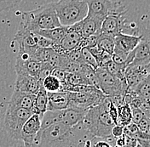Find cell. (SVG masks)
I'll use <instances>...</instances> for the list:
<instances>
[{"label": "cell", "mask_w": 150, "mask_h": 147, "mask_svg": "<svg viewBox=\"0 0 150 147\" xmlns=\"http://www.w3.org/2000/svg\"><path fill=\"white\" fill-rule=\"evenodd\" d=\"M80 125L92 136L106 139L112 135L111 130L115 122L102 101L87 110Z\"/></svg>", "instance_id": "1"}, {"label": "cell", "mask_w": 150, "mask_h": 147, "mask_svg": "<svg viewBox=\"0 0 150 147\" xmlns=\"http://www.w3.org/2000/svg\"><path fill=\"white\" fill-rule=\"evenodd\" d=\"M21 27L30 32L60 27V21L56 15L54 3L45 4L38 9L21 13Z\"/></svg>", "instance_id": "2"}, {"label": "cell", "mask_w": 150, "mask_h": 147, "mask_svg": "<svg viewBox=\"0 0 150 147\" xmlns=\"http://www.w3.org/2000/svg\"><path fill=\"white\" fill-rule=\"evenodd\" d=\"M54 7L61 26L64 27L82 20L88 12L85 0H58L54 3Z\"/></svg>", "instance_id": "3"}, {"label": "cell", "mask_w": 150, "mask_h": 147, "mask_svg": "<svg viewBox=\"0 0 150 147\" xmlns=\"http://www.w3.org/2000/svg\"><path fill=\"white\" fill-rule=\"evenodd\" d=\"M67 91L70 93L68 107L86 110L100 104L106 96L100 89L87 84L69 87L67 88Z\"/></svg>", "instance_id": "4"}, {"label": "cell", "mask_w": 150, "mask_h": 147, "mask_svg": "<svg viewBox=\"0 0 150 147\" xmlns=\"http://www.w3.org/2000/svg\"><path fill=\"white\" fill-rule=\"evenodd\" d=\"M72 129L64 122H56L39 131L33 140V146H53L56 142L67 140Z\"/></svg>", "instance_id": "5"}, {"label": "cell", "mask_w": 150, "mask_h": 147, "mask_svg": "<svg viewBox=\"0 0 150 147\" xmlns=\"http://www.w3.org/2000/svg\"><path fill=\"white\" fill-rule=\"evenodd\" d=\"M95 71L99 79L100 90L106 96H124L128 89L125 79L117 78L104 66H98Z\"/></svg>", "instance_id": "6"}, {"label": "cell", "mask_w": 150, "mask_h": 147, "mask_svg": "<svg viewBox=\"0 0 150 147\" xmlns=\"http://www.w3.org/2000/svg\"><path fill=\"white\" fill-rule=\"evenodd\" d=\"M33 113V110L30 109L7 106L4 117V127L10 138L20 140L21 129Z\"/></svg>", "instance_id": "7"}, {"label": "cell", "mask_w": 150, "mask_h": 147, "mask_svg": "<svg viewBox=\"0 0 150 147\" xmlns=\"http://www.w3.org/2000/svg\"><path fill=\"white\" fill-rule=\"evenodd\" d=\"M88 6L87 15L99 19L105 18L108 15L125 14L126 9L120 2L111 0H85Z\"/></svg>", "instance_id": "8"}, {"label": "cell", "mask_w": 150, "mask_h": 147, "mask_svg": "<svg viewBox=\"0 0 150 147\" xmlns=\"http://www.w3.org/2000/svg\"><path fill=\"white\" fill-rule=\"evenodd\" d=\"M41 117L40 114L33 113L23 124L20 133V140L23 141L25 146H33V140L40 129Z\"/></svg>", "instance_id": "9"}, {"label": "cell", "mask_w": 150, "mask_h": 147, "mask_svg": "<svg viewBox=\"0 0 150 147\" xmlns=\"http://www.w3.org/2000/svg\"><path fill=\"white\" fill-rule=\"evenodd\" d=\"M149 76H150V64H129L125 71L128 89L131 90Z\"/></svg>", "instance_id": "10"}, {"label": "cell", "mask_w": 150, "mask_h": 147, "mask_svg": "<svg viewBox=\"0 0 150 147\" xmlns=\"http://www.w3.org/2000/svg\"><path fill=\"white\" fill-rule=\"evenodd\" d=\"M14 41L19 44V53H26L30 56L33 55L38 48L33 32L21 26H19L18 30L14 37Z\"/></svg>", "instance_id": "11"}, {"label": "cell", "mask_w": 150, "mask_h": 147, "mask_svg": "<svg viewBox=\"0 0 150 147\" xmlns=\"http://www.w3.org/2000/svg\"><path fill=\"white\" fill-rule=\"evenodd\" d=\"M82 37L83 36L79 32L74 31L70 27H67V30L63 37L60 40V42L54 44L52 48L57 52L67 53L76 48L80 47Z\"/></svg>", "instance_id": "12"}, {"label": "cell", "mask_w": 150, "mask_h": 147, "mask_svg": "<svg viewBox=\"0 0 150 147\" xmlns=\"http://www.w3.org/2000/svg\"><path fill=\"white\" fill-rule=\"evenodd\" d=\"M142 36L128 35L120 32L114 36V49L113 52L129 55L135 47L137 45ZM112 52V53H113Z\"/></svg>", "instance_id": "13"}, {"label": "cell", "mask_w": 150, "mask_h": 147, "mask_svg": "<svg viewBox=\"0 0 150 147\" xmlns=\"http://www.w3.org/2000/svg\"><path fill=\"white\" fill-rule=\"evenodd\" d=\"M125 26V19L124 18L123 14L108 15L103 19L101 27V32L114 37L118 33L122 32Z\"/></svg>", "instance_id": "14"}, {"label": "cell", "mask_w": 150, "mask_h": 147, "mask_svg": "<svg viewBox=\"0 0 150 147\" xmlns=\"http://www.w3.org/2000/svg\"><path fill=\"white\" fill-rule=\"evenodd\" d=\"M16 74L17 77L15 83V89L21 92L36 94L42 85V82H40L38 77L31 76L29 74L21 72Z\"/></svg>", "instance_id": "15"}, {"label": "cell", "mask_w": 150, "mask_h": 147, "mask_svg": "<svg viewBox=\"0 0 150 147\" xmlns=\"http://www.w3.org/2000/svg\"><path fill=\"white\" fill-rule=\"evenodd\" d=\"M133 60L130 64H150L149 41L148 37H142L137 45L131 51Z\"/></svg>", "instance_id": "16"}, {"label": "cell", "mask_w": 150, "mask_h": 147, "mask_svg": "<svg viewBox=\"0 0 150 147\" xmlns=\"http://www.w3.org/2000/svg\"><path fill=\"white\" fill-rule=\"evenodd\" d=\"M86 111V110L79 108L67 107L59 110V121L60 122H64L71 128H74L82 122Z\"/></svg>", "instance_id": "17"}, {"label": "cell", "mask_w": 150, "mask_h": 147, "mask_svg": "<svg viewBox=\"0 0 150 147\" xmlns=\"http://www.w3.org/2000/svg\"><path fill=\"white\" fill-rule=\"evenodd\" d=\"M70 101L69 91L48 93L47 110H63L68 107Z\"/></svg>", "instance_id": "18"}, {"label": "cell", "mask_w": 150, "mask_h": 147, "mask_svg": "<svg viewBox=\"0 0 150 147\" xmlns=\"http://www.w3.org/2000/svg\"><path fill=\"white\" fill-rule=\"evenodd\" d=\"M42 65H43L42 62H39L33 58L22 60L21 58L16 57L15 69H16V73L18 72L27 73L37 77V75L42 67Z\"/></svg>", "instance_id": "19"}, {"label": "cell", "mask_w": 150, "mask_h": 147, "mask_svg": "<svg viewBox=\"0 0 150 147\" xmlns=\"http://www.w3.org/2000/svg\"><path fill=\"white\" fill-rule=\"evenodd\" d=\"M34 97L35 94L14 89L12 96L8 102V106L12 107H21V108L32 110Z\"/></svg>", "instance_id": "20"}, {"label": "cell", "mask_w": 150, "mask_h": 147, "mask_svg": "<svg viewBox=\"0 0 150 147\" xmlns=\"http://www.w3.org/2000/svg\"><path fill=\"white\" fill-rule=\"evenodd\" d=\"M103 20L90 15H86L81 20V34L83 37L99 35Z\"/></svg>", "instance_id": "21"}, {"label": "cell", "mask_w": 150, "mask_h": 147, "mask_svg": "<svg viewBox=\"0 0 150 147\" xmlns=\"http://www.w3.org/2000/svg\"><path fill=\"white\" fill-rule=\"evenodd\" d=\"M47 106H48V92L44 89L43 85H41L38 91L35 94L32 110L33 113H38L42 116L47 110Z\"/></svg>", "instance_id": "22"}, {"label": "cell", "mask_w": 150, "mask_h": 147, "mask_svg": "<svg viewBox=\"0 0 150 147\" xmlns=\"http://www.w3.org/2000/svg\"><path fill=\"white\" fill-rule=\"evenodd\" d=\"M67 30V27L64 26H60L55 28H50V29H43V30H38L36 32H33L38 33L43 37H46L48 39L51 40L54 44L60 42V40L63 37L64 34Z\"/></svg>", "instance_id": "23"}, {"label": "cell", "mask_w": 150, "mask_h": 147, "mask_svg": "<svg viewBox=\"0 0 150 147\" xmlns=\"http://www.w3.org/2000/svg\"><path fill=\"white\" fill-rule=\"evenodd\" d=\"M42 85L48 93L67 91V85L65 82H61L57 77L51 74L42 81Z\"/></svg>", "instance_id": "24"}, {"label": "cell", "mask_w": 150, "mask_h": 147, "mask_svg": "<svg viewBox=\"0 0 150 147\" xmlns=\"http://www.w3.org/2000/svg\"><path fill=\"white\" fill-rule=\"evenodd\" d=\"M79 73L82 75L84 78V82L87 85L93 86L95 88L100 89V83H99V79L96 73V71L93 67L87 64H84L83 65V68Z\"/></svg>", "instance_id": "25"}, {"label": "cell", "mask_w": 150, "mask_h": 147, "mask_svg": "<svg viewBox=\"0 0 150 147\" xmlns=\"http://www.w3.org/2000/svg\"><path fill=\"white\" fill-rule=\"evenodd\" d=\"M118 117L115 124L125 126L131 122V109L129 105L124 103L117 106Z\"/></svg>", "instance_id": "26"}, {"label": "cell", "mask_w": 150, "mask_h": 147, "mask_svg": "<svg viewBox=\"0 0 150 147\" xmlns=\"http://www.w3.org/2000/svg\"><path fill=\"white\" fill-rule=\"evenodd\" d=\"M97 47L102 49L103 50L112 54L114 49V37L101 32L98 35V40H97Z\"/></svg>", "instance_id": "27"}, {"label": "cell", "mask_w": 150, "mask_h": 147, "mask_svg": "<svg viewBox=\"0 0 150 147\" xmlns=\"http://www.w3.org/2000/svg\"><path fill=\"white\" fill-rule=\"evenodd\" d=\"M136 94L141 98L142 101H149L150 98V76L142 80L133 89Z\"/></svg>", "instance_id": "28"}, {"label": "cell", "mask_w": 150, "mask_h": 147, "mask_svg": "<svg viewBox=\"0 0 150 147\" xmlns=\"http://www.w3.org/2000/svg\"><path fill=\"white\" fill-rule=\"evenodd\" d=\"M104 67H106V69L112 75H113L114 77H116L117 78L125 79V68H126V65L118 64V63L113 62L111 60L106 64V65Z\"/></svg>", "instance_id": "29"}, {"label": "cell", "mask_w": 150, "mask_h": 147, "mask_svg": "<svg viewBox=\"0 0 150 147\" xmlns=\"http://www.w3.org/2000/svg\"><path fill=\"white\" fill-rule=\"evenodd\" d=\"M54 49L53 48H42V47H38L37 49L34 51V53L31 56V58L36 60L39 62L42 63H46L48 62L51 54L53 53Z\"/></svg>", "instance_id": "30"}, {"label": "cell", "mask_w": 150, "mask_h": 147, "mask_svg": "<svg viewBox=\"0 0 150 147\" xmlns=\"http://www.w3.org/2000/svg\"><path fill=\"white\" fill-rule=\"evenodd\" d=\"M65 83L67 85V88L86 84L81 74L74 73V72H67L66 74Z\"/></svg>", "instance_id": "31"}, {"label": "cell", "mask_w": 150, "mask_h": 147, "mask_svg": "<svg viewBox=\"0 0 150 147\" xmlns=\"http://www.w3.org/2000/svg\"><path fill=\"white\" fill-rule=\"evenodd\" d=\"M81 55H82V59H83L84 63L91 65L95 70L98 67V64H97L95 57L91 53V51L89 50L88 48H84V47L81 48Z\"/></svg>", "instance_id": "32"}, {"label": "cell", "mask_w": 150, "mask_h": 147, "mask_svg": "<svg viewBox=\"0 0 150 147\" xmlns=\"http://www.w3.org/2000/svg\"><path fill=\"white\" fill-rule=\"evenodd\" d=\"M97 40H98V35H91L89 37H83L81 43H80V47L81 48H93L97 45Z\"/></svg>", "instance_id": "33"}, {"label": "cell", "mask_w": 150, "mask_h": 147, "mask_svg": "<svg viewBox=\"0 0 150 147\" xmlns=\"http://www.w3.org/2000/svg\"><path fill=\"white\" fill-rule=\"evenodd\" d=\"M69 60L71 62H80V63H84L83 59H82V55H81V48H76L66 53Z\"/></svg>", "instance_id": "34"}, {"label": "cell", "mask_w": 150, "mask_h": 147, "mask_svg": "<svg viewBox=\"0 0 150 147\" xmlns=\"http://www.w3.org/2000/svg\"><path fill=\"white\" fill-rule=\"evenodd\" d=\"M33 36H34V39H35V42L37 44L38 47H42V48H50V47H51L52 48L53 44H54V43L51 40L48 39L46 37H43V36H41V35H39L38 33L33 32Z\"/></svg>", "instance_id": "35"}, {"label": "cell", "mask_w": 150, "mask_h": 147, "mask_svg": "<svg viewBox=\"0 0 150 147\" xmlns=\"http://www.w3.org/2000/svg\"><path fill=\"white\" fill-rule=\"evenodd\" d=\"M150 117L149 116H146L144 115L143 117L139 121V122L137 123V127L138 129L140 130L142 133L146 134H149L150 131Z\"/></svg>", "instance_id": "36"}, {"label": "cell", "mask_w": 150, "mask_h": 147, "mask_svg": "<svg viewBox=\"0 0 150 147\" xmlns=\"http://www.w3.org/2000/svg\"><path fill=\"white\" fill-rule=\"evenodd\" d=\"M22 0H0V13L17 6Z\"/></svg>", "instance_id": "37"}, {"label": "cell", "mask_w": 150, "mask_h": 147, "mask_svg": "<svg viewBox=\"0 0 150 147\" xmlns=\"http://www.w3.org/2000/svg\"><path fill=\"white\" fill-rule=\"evenodd\" d=\"M131 122L137 124L139 122L143 116L144 113L143 111L141 110V108H131Z\"/></svg>", "instance_id": "38"}, {"label": "cell", "mask_w": 150, "mask_h": 147, "mask_svg": "<svg viewBox=\"0 0 150 147\" xmlns=\"http://www.w3.org/2000/svg\"><path fill=\"white\" fill-rule=\"evenodd\" d=\"M66 74H67V72L65 70L61 69V68H53L51 72V75L55 76L61 82H65Z\"/></svg>", "instance_id": "39"}, {"label": "cell", "mask_w": 150, "mask_h": 147, "mask_svg": "<svg viewBox=\"0 0 150 147\" xmlns=\"http://www.w3.org/2000/svg\"><path fill=\"white\" fill-rule=\"evenodd\" d=\"M111 134L114 138H118L124 134V126L115 124L112 128L111 130Z\"/></svg>", "instance_id": "40"}, {"label": "cell", "mask_w": 150, "mask_h": 147, "mask_svg": "<svg viewBox=\"0 0 150 147\" xmlns=\"http://www.w3.org/2000/svg\"><path fill=\"white\" fill-rule=\"evenodd\" d=\"M125 146H130V147H136L139 146H138V142L137 140V139L132 136H129V135H125Z\"/></svg>", "instance_id": "41"}, {"label": "cell", "mask_w": 150, "mask_h": 147, "mask_svg": "<svg viewBox=\"0 0 150 147\" xmlns=\"http://www.w3.org/2000/svg\"><path fill=\"white\" fill-rule=\"evenodd\" d=\"M115 146H125V134H123L121 136L116 138V139H115Z\"/></svg>", "instance_id": "42"}]
</instances>
